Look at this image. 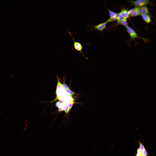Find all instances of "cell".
Returning a JSON list of instances; mask_svg holds the SVG:
<instances>
[{"mask_svg": "<svg viewBox=\"0 0 156 156\" xmlns=\"http://www.w3.org/2000/svg\"><path fill=\"white\" fill-rule=\"evenodd\" d=\"M146 78L148 82L147 90L149 96L152 99L156 102V84L150 82L147 76H146Z\"/></svg>", "mask_w": 156, "mask_h": 156, "instance_id": "cell-1", "label": "cell"}]
</instances>
